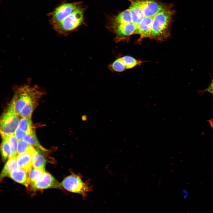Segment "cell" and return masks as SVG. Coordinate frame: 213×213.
<instances>
[{
	"label": "cell",
	"mask_w": 213,
	"mask_h": 213,
	"mask_svg": "<svg viewBox=\"0 0 213 213\" xmlns=\"http://www.w3.org/2000/svg\"><path fill=\"white\" fill-rule=\"evenodd\" d=\"M112 28L115 34V40L117 41L133 34L139 33L138 26L132 22L112 26Z\"/></svg>",
	"instance_id": "ba28073f"
},
{
	"label": "cell",
	"mask_w": 213,
	"mask_h": 213,
	"mask_svg": "<svg viewBox=\"0 0 213 213\" xmlns=\"http://www.w3.org/2000/svg\"><path fill=\"white\" fill-rule=\"evenodd\" d=\"M172 14L165 9L154 16L150 38L159 41L165 40L169 36L170 24Z\"/></svg>",
	"instance_id": "7a4b0ae2"
},
{
	"label": "cell",
	"mask_w": 213,
	"mask_h": 213,
	"mask_svg": "<svg viewBox=\"0 0 213 213\" xmlns=\"http://www.w3.org/2000/svg\"><path fill=\"white\" fill-rule=\"evenodd\" d=\"M83 13L82 8L77 7L70 15L53 25L54 28L58 33L66 35L83 23Z\"/></svg>",
	"instance_id": "3957f363"
},
{
	"label": "cell",
	"mask_w": 213,
	"mask_h": 213,
	"mask_svg": "<svg viewBox=\"0 0 213 213\" xmlns=\"http://www.w3.org/2000/svg\"><path fill=\"white\" fill-rule=\"evenodd\" d=\"M203 91L208 92L213 94V79H212L209 86L206 89L203 90Z\"/></svg>",
	"instance_id": "4316f807"
},
{
	"label": "cell",
	"mask_w": 213,
	"mask_h": 213,
	"mask_svg": "<svg viewBox=\"0 0 213 213\" xmlns=\"http://www.w3.org/2000/svg\"><path fill=\"white\" fill-rule=\"evenodd\" d=\"M2 137H4L8 142L11 148L12 156H17V147L18 141L14 135Z\"/></svg>",
	"instance_id": "7402d4cb"
},
{
	"label": "cell",
	"mask_w": 213,
	"mask_h": 213,
	"mask_svg": "<svg viewBox=\"0 0 213 213\" xmlns=\"http://www.w3.org/2000/svg\"><path fill=\"white\" fill-rule=\"evenodd\" d=\"M132 22L131 12L129 9L122 12L115 17L112 26Z\"/></svg>",
	"instance_id": "2e32d148"
},
{
	"label": "cell",
	"mask_w": 213,
	"mask_h": 213,
	"mask_svg": "<svg viewBox=\"0 0 213 213\" xmlns=\"http://www.w3.org/2000/svg\"><path fill=\"white\" fill-rule=\"evenodd\" d=\"M2 137V140L1 146V151L3 159L5 160L12 156V152L8 142L4 137Z\"/></svg>",
	"instance_id": "ffe728a7"
},
{
	"label": "cell",
	"mask_w": 213,
	"mask_h": 213,
	"mask_svg": "<svg viewBox=\"0 0 213 213\" xmlns=\"http://www.w3.org/2000/svg\"><path fill=\"white\" fill-rule=\"evenodd\" d=\"M41 149H35L32 155V162L33 167L45 171L46 160Z\"/></svg>",
	"instance_id": "5bb4252c"
},
{
	"label": "cell",
	"mask_w": 213,
	"mask_h": 213,
	"mask_svg": "<svg viewBox=\"0 0 213 213\" xmlns=\"http://www.w3.org/2000/svg\"><path fill=\"white\" fill-rule=\"evenodd\" d=\"M76 3H65L57 7L50 14V22L52 25L60 22L77 8Z\"/></svg>",
	"instance_id": "52a82bcc"
},
{
	"label": "cell",
	"mask_w": 213,
	"mask_h": 213,
	"mask_svg": "<svg viewBox=\"0 0 213 213\" xmlns=\"http://www.w3.org/2000/svg\"><path fill=\"white\" fill-rule=\"evenodd\" d=\"M154 17H145L140 22L138 26L140 35L139 41L144 38L150 37Z\"/></svg>",
	"instance_id": "7c38bea8"
},
{
	"label": "cell",
	"mask_w": 213,
	"mask_h": 213,
	"mask_svg": "<svg viewBox=\"0 0 213 213\" xmlns=\"http://www.w3.org/2000/svg\"><path fill=\"white\" fill-rule=\"evenodd\" d=\"M16 157L17 156H12L8 159L1 172V179L8 176L12 171L19 168L17 163Z\"/></svg>",
	"instance_id": "9a60e30c"
},
{
	"label": "cell",
	"mask_w": 213,
	"mask_h": 213,
	"mask_svg": "<svg viewBox=\"0 0 213 213\" xmlns=\"http://www.w3.org/2000/svg\"><path fill=\"white\" fill-rule=\"evenodd\" d=\"M129 9L131 12L132 22L138 26L144 17L143 12L142 0H132Z\"/></svg>",
	"instance_id": "30bf717a"
},
{
	"label": "cell",
	"mask_w": 213,
	"mask_h": 213,
	"mask_svg": "<svg viewBox=\"0 0 213 213\" xmlns=\"http://www.w3.org/2000/svg\"><path fill=\"white\" fill-rule=\"evenodd\" d=\"M35 149L24 154L17 156L16 159L19 168L28 173L33 167L32 155Z\"/></svg>",
	"instance_id": "8fae6325"
},
{
	"label": "cell",
	"mask_w": 213,
	"mask_h": 213,
	"mask_svg": "<svg viewBox=\"0 0 213 213\" xmlns=\"http://www.w3.org/2000/svg\"><path fill=\"white\" fill-rule=\"evenodd\" d=\"M19 115L6 110L0 119V132L2 136L14 134L20 120Z\"/></svg>",
	"instance_id": "5b68a950"
},
{
	"label": "cell",
	"mask_w": 213,
	"mask_h": 213,
	"mask_svg": "<svg viewBox=\"0 0 213 213\" xmlns=\"http://www.w3.org/2000/svg\"><path fill=\"white\" fill-rule=\"evenodd\" d=\"M34 149L33 146L23 140L18 141L17 153L20 154Z\"/></svg>",
	"instance_id": "603a6c76"
},
{
	"label": "cell",
	"mask_w": 213,
	"mask_h": 213,
	"mask_svg": "<svg viewBox=\"0 0 213 213\" xmlns=\"http://www.w3.org/2000/svg\"><path fill=\"white\" fill-rule=\"evenodd\" d=\"M45 171L33 167L28 173L30 183L34 182L40 179Z\"/></svg>",
	"instance_id": "d4e9b609"
},
{
	"label": "cell",
	"mask_w": 213,
	"mask_h": 213,
	"mask_svg": "<svg viewBox=\"0 0 213 213\" xmlns=\"http://www.w3.org/2000/svg\"><path fill=\"white\" fill-rule=\"evenodd\" d=\"M41 92L36 87L25 85L19 88L15 92L6 110L19 115L28 102L35 98H40Z\"/></svg>",
	"instance_id": "6da1fadb"
},
{
	"label": "cell",
	"mask_w": 213,
	"mask_h": 213,
	"mask_svg": "<svg viewBox=\"0 0 213 213\" xmlns=\"http://www.w3.org/2000/svg\"><path fill=\"white\" fill-rule=\"evenodd\" d=\"M30 185L31 189L33 191L49 188L62 189L61 184L50 174L45 171L40 179L30 183Z\"/></svg>",
	"instance_id": "8992f818"
},
{
	"label": "cell",
	"mask_w": 213,
	"mask_h": 213,
	"mask_svg": "<svg viewBox=\"0 0 213 213\" xmlns=\"http://www.w3.org/2000/svg\"><path fill=\"white\" fill-rule=\"evenodd\" d=\"M61 185L67 191L73 193L86 196L88 192L91 191L90 188L84 182L78 175L72 174L65 178L61 183Z\"/></svg>",
	"instance_id": "277c9868"
},
{
	"label": "cell",
	"mask_w": 213,
	"mask_h": 213,
	"mask_svg": "<svg viewBox=\"0 0 213 213\" xmlns=\"http://www.w3.org/2000/svg\"><path fill=\"white\" fill-rule=\"evenodd\" d=\"M27 133L17 128L14 134L18 141L22 140Z\"/></svg>",
	"instance_id": "484cf974"
},
{
	"label": "cell",
	"mask_w": 213,
	"mask_h": 213,
	"mask_svg": "<svg viewBox=\"0 0 213 213\" xmlns=\"http://www.w3.org/2000/svg\"><path fill=\"white\" fill-rule=\"evenodd\" d=\"M39 98L31 99L23 108L19 115L21 117H31L34 109Z\"/></svg>",
	"instance_id": "e0dca14e"
},
{
	"label": "cell",
	"mask_w": 213,
	"mask_h": 213,
	"mask_svg": "<svg viewBox=\"0 0 213 213\" xmlns=\"http://www.w3.org/2000/svg\"><path fill=\"white\" fill-rule=\"evenodd\" d=\"M22 140L33 146L36 147L38 148L41 149L43 151H45L47 150L40 144L36 136L35 131L34 130L30 133L27 134L24 137Z\"/></svg>",
	"instance_id": "ac0fdd59"
},
{
	"label": "cell",
	"mask_w": 213,
	"mask_h": 213,
	"mask_svg": "<svg viewBox=\"0 0 213 213\" xmlns=\"http://www.w3.org/2000/svg\"><path fill=\"white\" fill-rule=\"evenodd\" d=\"M144 17L154 16L161 11L165 10L162 5L153 0H142Z\"/></svg>",
	"instance_id": "9c48e42d"
},
{
	"label": "cell",
	"mask_w": 213,
	"mask_h": 213,
	"mask_svg": "<svg viewBox=\"0 0 213 213\" xmlns=\"http://www.w3.org/2000/svg\"><path fill=\"white\" fill-rule=\"evenodd\" d=\"M18 128L27 134L30 133L34 130L31 117H21Z\"/></svg>",
	"instance_id": "d6986e66"
},
{
	"label": "cell",
	"mask_w": 213,
	"mask_h": 213,
	"mask_svg": "<svg viewBox=\"0 0 213 213\" xmlns=\"http://www.w3.org/2000/svg\"><path fill=\"white\" fill-rule=\"evenodd\" d=\"M109 68L112 71L116 72H122L126 69L120 58L114 61L109 66Z\"/></svg>",
	"instance_id": "cb8c5ba5"
},
{
	"label": "cell",
	"mask_w": 213,
	"mask_h": 213,
	"mask_svg": "<svg viewBox=\"0 0 213 213\" xmlns=\"http://www.w3.org/2000/svg\"><path fill=\"white\" fill-rule=\"evenodd\" d=\"M208 121L209 122L210 124L211 127L212 128V129L213 130V119H210V120H209Z\"/></svg>",
	"instance_id": "83f0119b"
},
{
	"label": "cell",
	"mask_w": 213,
	"mask_h": 213,
	"mask_svg": "<svg viewBox=\"0 0 213 213\" xmlns=\"http://www.w3.org/2000/svg\"><path fill=\"white\" fill-rule=\"evenodd\" d=\"M13 180L28 187L30 181L28 173L24 170L19 168L12 171L8 175Z\"/></svg>",
	"instance_id": "4fadbf2b"
},
{
	"label": "cell",
	"mask_w": 213,
	"mask_h": 213,
	"mask_svg": "<svg viewBox=\"0 0 213 213\" xmlns=\"http://www.w3.org/2000/svg\"><path fill=\"white\" fill-rule=\"evenodd\" d=\"M126 69H131L141 64L142 61L137 60L131 57L126 56L120 58Z\"/></svg>",
	"instance_id": "44dd1931"
}]
</instances>
